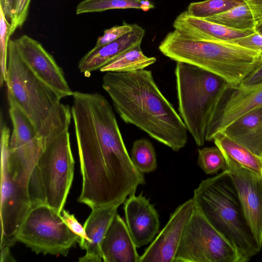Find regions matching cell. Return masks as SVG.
Masks as SVG:
<instances>
[{
	"mask_svg": "<svg viewBox=\"0 0 262 262\" xmlns=\"http://www.w3.org/2000/svg\"><path fill=\"white\" fill-rule=\"evenodd\" d=\"M10 23L0 6V85L6 82L7 72L8 48L10 40Z\"/></svg>",
	"mask_w": 262,
	"mask_h": 262,
	"instance_id": "cell-29",
	"label": "cell"
},
{
	"mask_svg": "<svg viewBox=\"0 0 262 262\" xmlns=\"http://www.w3.org/2000/svg\"><path fill=\"white\" fill-rule=\"evenodd\" d=\"M16 242L36 254L67 256L71 248L80 243L58 213L45 204L33 205L19 227Z\"/></svg>",
	"mask_w": 262,
	"mask_h": 262,
	"instance_id": "cell-9",
	"label": "cell"
},
{
	"mask_svg": "<svg viewBox=\"0 0 262 262\" xmlns=\"http://www.w3.org/2000/svg\"><path fill=\"white\" fill-rule=\"evenodd\" d=\"M16 1L17 0H4L3 5H0L2 7L4 13L7 19L10 23L13 17Z\"/></svg>",
	"mask_w": 262,
	"mask_h": 262,
	"instance_id": "cell-35",
	"label": "cell"
},
{
	"mask_svg": "<svg viewBox=\"0 0 262 262\" xmlns=\"http://www.w3.org/2000/svg\"><path fill=\"white\" fill-rule=\"evenodd\" d=\"M5 83L9 104L20 108L37 130L63 98L31 71L20 58L14 40L11 39Z\"/></svg>",
	"mask_w": 262,
	"mask_h": 262,
	"instance_id": "cell-7",
	"label": "cell"
},
{
	"mask_svg": "<svg viewBox=\"0 0 262 262\" xmlns=\"http://www.w3.org/2000/svg\"><path fill=\"white\" fill-rule=\"evenodd\" d=\"M61 215L62 220L68 227L79 236L80 238L79 245L80 248L84 250L87 237L83 226L78 222L74 215L70 214L69 211L63 209Z\"/></svg>",
	"mask_w": 262,
	"mask_h": 262,
	"instance_id": "cell-32",
	"label": "cell"
},
{
	"mask_svg": "<svg viewBox=\"0 0 262 262\" xmlns=\"http://www.w3.org/2000/svg\"><path fill=\"white\" fill-rule=\"evenodd\" d=\"M174 30L181 34L200 39L229 41L254 33L255 29L237 30L204 18L189 15L185 11L181 13L173 23Z\"/></svg>",
	"mask_w": 262,
	"mask_h": 262,
	"instance_id": "cell-18",
	"label": "cell"
},
{
	"mask_svg": "<svg viewBox=\"0 0 262 262\" xmlns=\"http://www.w3.org/2000/svg\"><path fill=\"white\" fill-rule=\"evenodd\" d=\"M165 56L198 67L238 84L258 66L262 54L229 41L191 37L174 30L159 46Z\"/></svg>",
	"mask_w": 262,
	"mask_h": 262,
	"instance_id": "cell-4",
	"label": "cell"
},
{
	"mask_svg": "<svg viewBox=\"0 0 262 262\" xmlns=\"http://www.w3.org/2000/svg\"><path fill=\"white\" fill-rule=\"evenodd\" d=\"M71 106L82 189L77 200L91 209L123 203L145 184L134 165L112 107L99 93L74 91Z\"/></svg>",
	"mask_w": 262,
	"mask_h": 262,
	"instance_id": "cell-1",
	"label": "cell"
},
{
	"mask_svg": "<svg viewBox=\"0 0 262 262\" xmlns=\"http://www.w3.org/2000/svg\"><path fill=\"white\" fill-rule=\"evenodd\" d=\"M223 153L227 163L225 170L236 190L247 222L262 247V176Z\"/></svg>",
	"mask_w": 262,
	"mask_h": 262,
	"instance_id": "cell-12",
	"label": "cell"
},
{
	"mask_svg": "<svg viewBox=\"0 0 262 262\" xmlns=\"http://www.w3.org/2000/svg\"><path fill=\"white\" fill-rule=\"evenodd\" d=\"M194 206L234 247L238 262H247L261 249L249 227L226 170L203 180L194 189Z\"/></svg>",
	"mask_w": 262,
	"mask_h": 262,
	"instance_id": "cell-3",
	"label": "cell"
},
{
	"mask_svg": "<svg viewBox=\"0 0 262 262\" xmlns=\"http://www.w3.org/2000/svg\"><path fill=\"white\" fill-rule=\"evenodd\" d=\"M175 75L180 116L196 144L203 146L210 116L227 82L210 72L183 62H177Z\"/></svg>",
	"mask_w": 262,
	"mask_h": 262,
	"instance_id": "cell-5",
	"label": "cell"
},
{
	"mask_svg": "<svg viewBox=\"0 0 262 262\" xmlns=\"http://www.w3.org/2000/svg\"><path fill=\"white\" fill-rule=\"evenodd\" d=\"M204 19L234 30L253 29L262 21V9L244 2L225 12Z\"/></svg>",
	"mask_w": 262,
	"mask_h": 262,
	"instance_id": "cell-21",
	"label": "cell"
},
{
	"mask_svg": "<svg viewBox=\"0 0 262 262\" xmlns=\"http://www.w3.org/2000/svg\"><path fill=\"white\" fill-rule=\"evenodd\" d=\"M102 86L125 122L173 151L185 146L188 138L185 124L160 90L151 71L105 72Z\"/></svg>",
	"mask_w": 262,
	"mask_h": 262,
	"instance_id": "cell-2",
	"label": "cell"
},
{
	"mask_svg": "<svg viewBox=\"0 0 262 262\" xmlns=\"http://www.w3.org/2000/svg\"><path fill=\"white\" fill-rule=\"evenodd\" d=\"M213 140L222 151L244 167L262 176V159L249 149L228 138L222 132H218Z\"/></svg>",
	"mask_w": 262,
	"mask_h": 262,
	"instance_id": "cell-22",
	"label": "cell"
},
{
	"mask_svg": "<svg viewBox=\"0 0 262 262\" xmlns=\"http://www.w3.org/2000/svg\"><path fill=\"white\" fill-rule=\"evenodd\" d=\"M244 2V0H205L192 2L188 6L186 11L192 16L205 18L225 12Z\"/></svg>",
	"mask_w": 262,
	"mask_h": 262,
	"instance_id": "cell-27",
	"label": "cell"
},
{
	"mask_svg": "<svg viewBox=\"0 0 262 262\" xmlns=\"http://www.w3.org/2000/svg\"><path fill=\"white\" fill-rule=\"evenodd\" d=\"M130 157L135 167L142 173L152 172L157 168L155 148L146 139H139L134 142Z\"/></svg>",
	"mask_w": 262,
	"mask_h": 262,
	"instance_id": "cell-26",
	"label": "cell"
},
{
	"mask_svg": "<svg viewBox=\"0 0 262 262\" xmlns=\"http://www.w3.org/2000/svg\"><path fill=\"white\" fill-rule=\"evenodd\" d=\"M74 170L70 135L67 130L46 146L31 172L28 191L32 206L47 205L61 214Z\"/></svg>",
	"mask_w": 262,
	"mask_h": 262,
	"instance_id": "cell-6",
	"label": "cell"
},
{
	"mask_svg": "<svg viewBox=\"0 0 262 262\" xmlns=\"http://www.w3.org/2000/svg\"><path fill=\"white\" fill-rule=\"evenodd\" d=\"M194 209L192 198L179 205L140 256V262H174L184 230Z\"/></svg>",
	"mask_w": 262,
	"mask_h": 262,
	"instance_id": "cell-14",
	"label": "cell"
},
{
	"mask_svg": "<svg viewBox=\"0 0 262 262\" xmlns=\"http://www.w3.org/2000/svg\"><path fill=\"white\" fill-rule=\"evenodd\" d=\"M250 4L258 7L262 9V0H244Z\"/></svg>",
	"mask_w": 262,
	"mask_h": 262,
	"instance_id": "cell-37",
	"label": "cell"
},
{
	"mask_svg": "<svg viewBox=\"0 0 262 262\" xmlns=\"http://www.w3.org/2000/svg\"><path fill=\"white\" fill-rule=\"evenodd\" d=\"M198 164L207 174L225 170L227 163L225 156L217 146L207 147L198 150Z\"/></svg>",
	"mask_w": 262,
	"mask_h": 262,
	"instance_id": "cell-28",
	"label": "cell"
},
{
	"mask_svg": "<svg viewBox=\"0 0 262 262\" xmlns=\"http://www.w3.org/2000/svg\"><path fill=\"white\" fill-rule=\"evenodd\" d=\"M10 130L1 119V249L12 246L16 233L32 205L28 191L29 178L10 161Z\"/></svg>",
	"mask_w": 262,
	"mask_h": 262,
	"instance_id": "cell-8",
	"label": "cell"
},
{
	"mask_svg": "<svg viewBox=\"0 0 262 262\" xmlns=\"http://www.w3.org/2000/svg\"><path fill=\"white\" fill-rule=\"evenodd\" d=\"M126 224L137 247L151 242L159 232L160 221L154 206L142 193L129 196L124 202Z\"/></svg>",
	"mask_w": 262,
	"mask_h": 262,
	"instance_id": "cell-15",
	"label": "cell"
},
{
	"mask_svg": "<svg viewBox=\"0 0 262 262\" xmlns=\"http://www.w3.org/2000/svg\"><path fill=\"white\" fill-rule=\"evenodd\" d=\"M156 61L154 57L143 53L141 44L128 50L114 60L101 68V72H132L142 70Z\"/></svg>",
	"mask_w": 262,
	"mask_h": 262,
	"instance_id": "cell-23",
	"label": "cell"
},
{
	"mask_svg": "<svg viewBox=\"0 0 262 262\" xmlns=\"http://www.w3.org/2000/svg\"><path fill=\"white\" fill-rule=\"evenodd\" d=\"M262 107V84L244 85L226 83L210 116L206 141L243 115Z\"/></svg>",
	"mask_w": 262,
	"mask_h": 262,
	"instance_id": "cell-11",
	"label": "cell"
},
{
	"mask_svg": "<svg viewBox=\"0 0 262 262\" xmlns=\"http://www.w3.org/2000/svg\"><path fill=\"white\" fill-rule=\"evenodd\" d=\"M9 114L13 126L10 149H14L31 141L37 130L28 116L16 105H9Z\"/></svg>",
	"mask_w": 262,
	"mask_h": 262,
	"instance_id": "cell-25",
	"label": "cell"
},
{
	"mask_svg": "<svg viewBox=\"0 0 262 262\" xmlns=\"http://www.w3.org/2000/svg\"><path fill=\"white\" fill-rule=\"evenodd\" d=\"M1 262L15 261V259H14L11 253L9 246H5L3 248L1 249Z\"/></svg>",
	"mask_w": 262,
	"mask_h": 262,
	"instance_id": "cell-36",
	"label": "cell"
},
{
	"mask_svg": "<svg viewBox=\"0 0 262 262\" xmlns=\"http://www.w3.org/2000/svg\"><path fill=\"white\" fill-rule=\"evenodd\" d=\"M229 41L262 54V35L256 31L249 35Z\"/></svg>",
	"mask_w": 262,
	"mask_h": 262,
	"instance_id": "cell-33",
	"label": "cell"
},
{
	"mask_svg": "<svg viewBox=\"0 0 262 262\" xmlns=\"http://www.w3.org/2000/svg\"><path fill=\"white\" fill-rule=\"evenodd\" d=\"M244 85L262 84V57L258 64L241 82Z\"/></svg>",
	"mask_w": 262,
	"mask_h": 262,
	"instance_id": "cell-34",
	"label": "cell"
},
{
	"mask_svg": "<svg viewBox=\"0 0 262 262\" xmlns=\"http://www.w3.org/2000/svg\"><path fill=\"white\" fill-rule=\"evenodd\" d=\"M145 30L134 24L133 30L120 38L98 48H93L80 60L78 69L85 77L100 70L120 55L134 47L141 44Z\"/></svg>",
	"mask_w": 262,
	"mask_h": 262,
	"instance_id": "cell-16",
	"label": "cell"
},
{
	"mask_svg": "<svg viewBox=\"0 0 262 262\" xmlns=\"http://www.w3.org/2000/svg\"><path fill=\"white\" fill-rule=\"evenodd\" d=\"M134 28V24L124 23L106 29L103 35L99 37L94 48H98L113 42L124 35L130 32Z\"/></svg>",
	"mask_w": 262,
	"mask_h": 262,
	"instance_id": "cell-30",
	"label": "cell"
},
{
	"mask_svg": "<svg viewBox=\"0 0 262 262\" xmlns=\"http://www.w3.org/2000/svg\"><path fill=\"white\" fill-rule=\"evenodd\" d=\"M14 41L23 61L40 80L62 98L72 96L62 68L38 41L23 35Z\"/></svg>",
	"mask_w": 262,
	"mask_h": 262,
	"instance_id": "cell-13",
	"label": "cell"
},
{
	"mask_svg": "<svg viewBox=\"0 0 262 262\" xmlns=\"http://www.w3.org/2000/svg\"><path fill=\"white\" fill-rule=\"evenodd\" d=\"M155 8L150 0H83L77 6L76 14L100 12L112 9H136L148 11Z\"/></svg>",
	"mask_w": 262,
	"mask_h": 262,
	"instance_id": "cell-24",
	"label": "cell"
},
{
	"mask_svg": "<svg viewBox=\"0 0 262 262\" xmlns=\"http://www.w3.org/2000/svg\"><path fill=\"white\" fill-rule=\"evenodd\" d=\"M174 262H238L234 247L195 207Z\"/></svg>",
	"mask_w": 262,
	"mask_h": 262,
	"instance_id": "cell-10",
	"label": "cell"
},
{
	"mask_svg": "<svg viewBox=\"0 0 262 262\" xmlns=\"http://www.w3.org/2000/svg\"><path fill=\"white\" fill-rule=\"evenodd\" d=\"M120 204L110 205L92 209L83 227L87 237L84 255L79 262H100L102 260L101 243Z\"/></svg>",
	"mask_w": 262,
	"mask_h": 262,
	"instance_id": "cell-19",
	"label": "cell"
},
{
	"mask_svg": "<svg viewBox=\"0 0 262 262\" xmlns=\"http://www.w3.org/2000/svg\"><path fill=\"white\" fill-rule=\"evenodd\" d=\"M31 0H17L12 20L10 22V36L25 22L29 13Z\"/></svg>",
	"mask_w": 262,
	"mask_h": 262,
	"instance_id": "cell-31",
	"label": "cell"
},
{
	"mask_svg": "<svg viewBox=\"0 0 262 262\" xmlns=\"http://www.w3.org/2000/svg\"><path fill=\"white\" fill-rule=\"evenodd\" d=\"M137 247L126 224L115 214L101 243L102 260L104 262H140Z\"/></svg>",
	"mask_w": 262,
	"mask_h": 262,
	"instance_id": "cell-17",
	"label": "cell"
},
{
	"mask_svg": "<svg viewBox=\"0 0 262 262\" xmlns=\"http://www.w3.org/2000/svg\"><path fill=\"white\" fill-rule=\"evenodd\" d=\"M221 132L262 159V107L243 115Z\"/></svg>",
	"mask_w": 262,
	"mask_h": 262,
	"instance_id": "cell-20",
	"label": "cell"
},
{
	"mask_svg": "<svg viewBox=\"0 0 262 262\" xmlns=\"http://www.w3.org/2000/svg\"><path fill=\"white\" fill-rule=\"evenodd\" d=\"M255 31L262 35V21L255 28Z\"/></svg>",
	"mask_w": 262,
	"mask_h": 262,
	"instance_id": "cell-38",
	"label": "cell"
}]
</instances>
